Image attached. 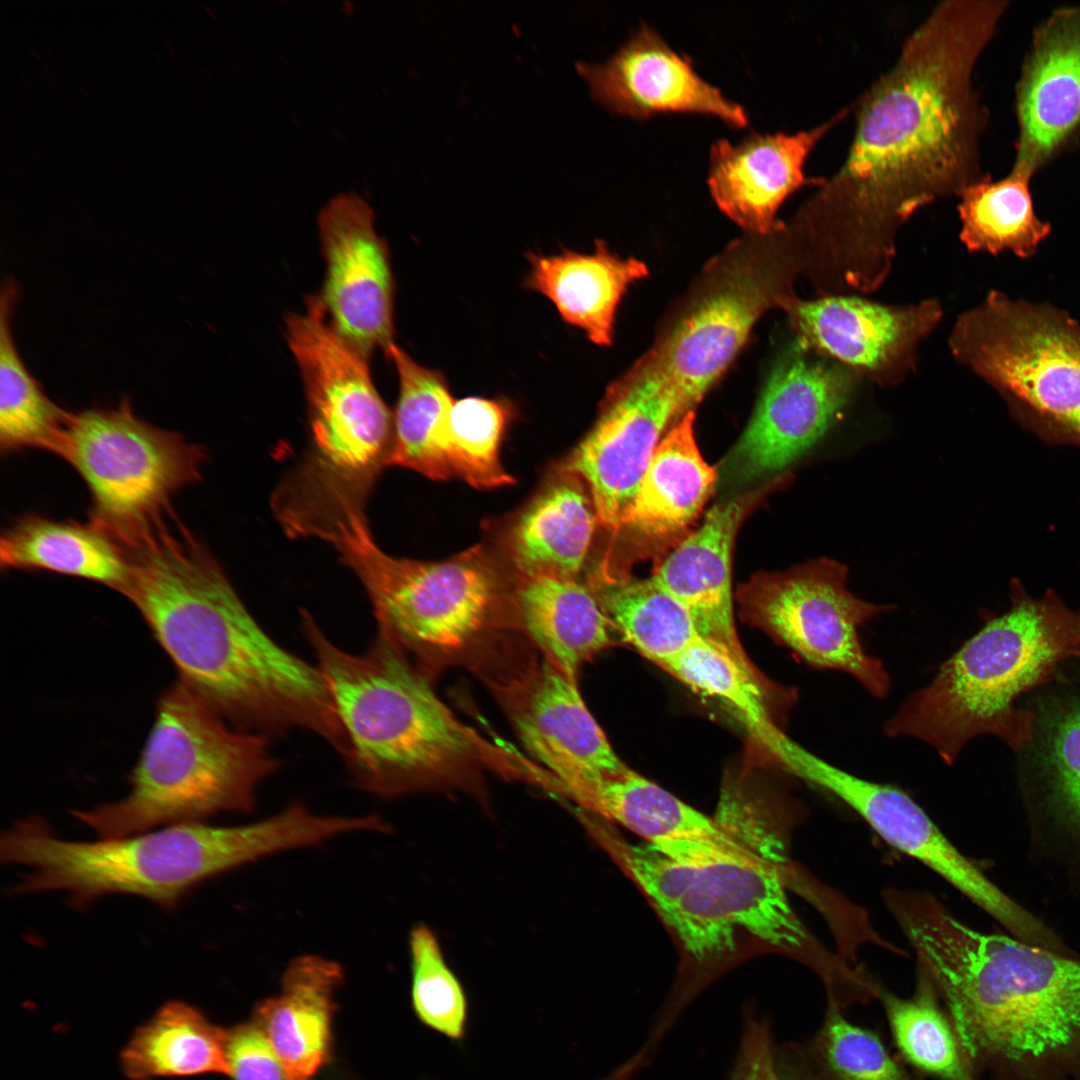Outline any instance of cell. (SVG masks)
I'll use <instances>...</instances> for the list:
<instances>
[{"instance_id": "83f0119b", "label": "cell", "mask_w": 1080, "mask_h": 1080, "mask_svg": "<svg viewBox=\"0 0 1080 1080\" xmlns=\"http://www.w3.org/2000/svg\"><path fill=\"white\" fill-rule=\"evenodd\" d=\"M694 411L684 414L658 444L622 531L651 544L680 541L700 514L716 481L695 442Z\"/></svg>"}, {"instance_id": "60d3db41", "label": "cell", "mask_w": 1080, "mask_h": 1080, "mask_svg": "<svg viewBox=\"0 0 1080 1080\" xmlns=\"http://www.w3.org/2000/svg\"><path fill=\"white\" fill-rule=\"evenodd\" d=\"M412 1004L426 1026L452 1040L464 1037L467 1000L458 978L447 965L440 944L426 925L409 934Z\"/></svg>"}, {"instance_id": "d6a6232c", "label": "cell", "mask_w": 1080, "mask_h": 1080, "mask_svg": "<svg viewBox=\"0 0 1080 1080\" xmlns=\"http://www.w3.org/2000/svg\"><path fill=\"white\" fill-rule=\"evenodd\" d=\"M520 581L517 604L526 630L548 662L576 679L583 663L612 644V627L596 597L577 579Z\"/></svg>"}, {"instance_id": "f1b7e54d", "label": "cell", "mask_w": 1080, "mask_h": 1080, "mask_svg": "<svg viewBox=\"0 0 1080 1080\" xmlns=\"http://www.w3.org/2000/svg\"><path fill=\"white\" fill-rule=\"evenodd\" d=\"M527 288L548 298L561 318L595 344L610 345L617 307L628 286L648 274L641 261L621 259L602 241L593 254L568 250L528 256Z\"/></svg>"}, {"instance_id": "f546056e", "label": "cell", "mask_w": 1080, "mask_h": 1080, "mask_svg": "<svg viewBox=\"0 0 1080 1080\" xmlns=\"http://www.w3.org/2000/svg\"><path fill=\"white\" fill-rule=\"evenodd\" d=\"M1029 696L1032 736L1016 752L1023 787L1080 833V690L1046 684Z\"/></svg>"}, {"instance_id": "7bdbcfd3", "label": "cell", "mask_w": 1080, "mask_h": 1080, "mask_svg": "<svg viewBox=\"0 0 1080 1080\" xmlns=\"http://www.w3.org/2000/svg\"><path fill=\"white\" fill-rule=\"evenodd\" d=\"M227 1075L232 1080H290L270 1043L255 1023L227 1030Z\"/></svg>"}, {"instance_id": "8fae6325", "label": "cell", "mask_w": 1080, "mask_h": 1080, "mask_svg": "<svg viewBox=\"0 0 1080 1080\" xmlns=\"http://www.w3.org/2000/svg\"><path fill=\"white\" fill-rule=\"evenodd\" d=\"M847 568L822 558L785 572L760 573L743 585V618L807 665L844 672L876 698H885L891 679L870 655L859 630L886 605L864 601L846 588Z\"/></svg>"}, {"instance_id": "7c38bea8", "label": "cell", "mask_w": 1080, "mask_h": 1080, "mask_svg": "<svg viewBox=\"0 0 1080 1080\" xmlns=\"http://www.w3.org/2000/svg\"><path fill=\"white\" fill-rule=\"evenodd\" d=\"M287 338L308 403L309 458L335 472L385 461L393 413L372 381L368 358L332 328L319 298H310L306 312L288 318Z\"/></svg>"}, {"instance_id": "ab89813d", "label": "cell", "mask_w": 1080, "mask_h": 1080, "mask_svg": "<svg viewBox=\"0 0 1080 1080\" xmlns=\"http://www.w3.org/2000/svg\"><path fill=\"white\" fill-rule=\"evenodd\" d=\"M512 405L503 399L465 397L453 402L445 423V453L454 475L477 489L514 483L500 461Z\"/></svg>"}, {"instance_id": "6da1fadb", "label": "cell", "mask_w": 1080, "mask_h": 1080, "mask_svg": "<svg viewBox=\"0 0 1080 1080\" xmlns=\"http://www.w3.org/2000/svg\"><path fill=\"white\" fill-rule=\"evenodd\" d=\"M1010 5L939 2L904 39L892 66L850 105L847 155L793 223L820 248L825 269L849 287L877 288L903 224L988 174L980 147L989 111L973 76Z\"/></svg>"}, {"instance_id": "b9f144b4", "label": "cell", "mask_w": 1080, "mask_h": 1080, "mask_svg": "<svg viewBox=\"0 0 1080 1080\" xmlns=\"http://www.w3.org/2000/svg\"><path fill=\"white\" fill-rule=\"evenodd\" d=\"M813 1051L827 1080H915L876 1034L848 1022L832 1002Z\"/></svg>"}, {"instance_id": "1f68e13d", "label": "cell", "mask_w": 1080, "mask_h": 1080, "mask_svg": "<svg viewBox=\"0 0 1080 1080\" xmlns=\"http://www.w3.org/2000/svg\"><path fill=\"white\" fill-rule=\"evenodd\" d=\"M612 629L642 656L664 668L700 635L683 605L651 577L614 568L608 555L588 577Z\"/></svg>"}, {"instance_id": "7a4b0ae2", "label": "cell", "mask_w": 1080, "mask_h": 1080, "mask_svg": "<svg viewBox=\"0 0 1080 1080\" xmlns=\"http://www.w3.org/2000/svg\"><path fill=\"white\" fill-rule=\"evenodd\" d=\"M127 551L123 594L172 659L182 684L241 728L258 734L308 729L346 753L348 739L319 668L261 628L187 528L168 519Z\"/></svg>"}, {"instance_id": "d4e9b609", "label": "cell", "mask_w": 1080, "mask_h": 1080, "mask_svg": "<svg viewBox=\"0 0 1080 1080\" xmlns=\"http://www.w3.org/2000/svg\"><path fill=\"white\" fill-rule=\"evenodd\" d=\"M343 976L336 961L301 955L285 969L280 991L257 1004L254 1023L290 1080H312L328 1062L335 996Z\"/></svg>"}, {"instance_id": "4316f807", "label": "cell", "mask_w": 1080, "mask_h": 1080, "mask_svg": "<svg viewBox=\"0 0 1080 1080\" xmlns=\"http://www.w3.org/2000/svg\"><path fill=\"white\" fill-rule=\"evenodd\" d=\"M677 861L692 867L736 928L789 952L807 948L810 935L789 902L779 861L744 844L735 850L698 852Z\"/></svg>"}, {"instance_id": "ffe728a7", "label": "cell", "mask_w": 1080, "mask_h": 1080, "mask_svg": "<svg viewBox=\"0 0 1080 1080\" xmlns=\"http://www.w3.org/2000/svg\"><path fill=\"white\" fill-rule=\"evenodd\" d=\"M595 100L610 111L647 117L668 111L710 114L743 127L745 108L727 98L675 51L653 27L641 23L605 61L578 62Z\"/></svg>"}, {"instance_id": "e0dca14e", "label": "cell", "mask_w": 1080, "mask_h": 1080, "mask_svg": "<svg viewBox=\"0 0 1080 1080\" xmlns=\"http://www.w3.org/2000/svg\"><path fill=\"white\" fill-rule=\"evenodd\" d=\"M807 354L796 343L774 367L733 454L744 479L786 469L821 439L846 406L855 372Z\"/></svg>"}, {"instance_id": "9c48e42d", "label": "cell", "mask_w": 1080, "mask_h": 1080, "mask_svg": "<svg viewBox=\"0 0 1080 1080\" xmlns=\"http://www.w3.org/2000/svg\"><path fill=\"white\" fill-rule=\"evenodd\" d=\"M58 456L89 489L90 522L124 546L170 518L171 498L206 461L204 448L140 419L128 400L71 413Z\"/></svg>"}, {"instance_id": "4fadbf2b", "label": "cell", "mask_w": 1080, "mask_h": 1080, "mask_svg": "<svg viewBox=\"0 0 1080 1080\" xmlns=\"http://www.w3.org/2000/svg\"><path fill=\"white\" fill-rule=\"evenodd\" d=\"M779 764L861 816L888 844L916 859L989 913L1017 938L1031 936L1037 918L1004 894L970 862L903 790L847 772L788 738Z\"/></svg>"}, {"instance_id": "7402d4cb", "label": "cell", "mask_w": 1080, "mask_h": 1080, "mask_svg": "<svg viewBox=\"0 0 1080 1080\" xmlns=\"http://www.w3.org/2000/svg\"><path fill=\"white\" fill-rule=\"evenodd\" d=\"M774 486L713 506L702 525L681 539L653 569L651 578L690 614L701 638L770 684L751 663L737 636L732 603V550L748 513Z\"/></svg>"}, {"instance_id": "ba28073f", "label": "cell", "mask_w": 1080, "mask_h": 1080, "mask_svg": "<svg viewBox=\"0 0 1080 1080\" xmlns=\"http://www.w3.org/2000/svg\"><path fill=\"white\" fill-rule=\"evenodd\" d=\"M330 542L363 585L379 635L404 653H451L489 626L506 591L500 568L482 546L437 562L397 558L375 542L365 515L334 526Z\"/></svg>"}, {"instance_id": "5b68a950", "label": "cell", "mask_w": 1080, "mask_h": 1080, "mask_svg": "<svg viewBox=\"0 0 1080 1080\" xmlns=\"http://www.w3.org/2000/svg\"><path fill=\"white\" fill-rule=\"evenodd\" d=\"M1078 659L1080 610L1053 593L1017 594L1008 611L987 620L901 704L884 732L924 742L949 765L981 736H995L1016 753L1033 728V712L1021 698Z\"/></svg>"}, {"instance_id": "8992f818", "label": "cell", "mask_w": 1080, "mask_h": 1080, "mask_svg": "<svg viewBox=\"0 0 1080 1080\" xmlns=\"http://www.w3.org/2000/svg\"><path fill=\"white\" fill-rule=\"evenodd\" d=\"M302 628L344 727L345 757L361 789L402 795L449 782L474 761L476 737L401 650L379 635L365 653L350 654L306 611Z\"/></svg>"}, {"instance_id": "f6af8a7d", "label": "cell", "mask_w": 1080, "mask_h": 1080, "mask_svg": "<svg viewBox=\"0 0 1080 1080\" xmlns=\"http://www.w3.org/2000/svg\"><path fill=\"white\" fill-rule=\"evenodd\" d=\"M1078 665L1080 666V662H1078Z\"/></svg>"}, {"instance_id": "484cf974", "label": "cell", "mask_w": 1080, "mask_h": 1080, "mask_svg": "<svg viewBox=\"0 0 1080 1080\" xmlns=\"http://www.w3.org/2000/svg\"><path fill=\"white\" fill-rule=\"evenodd\" d=\"M596 524V511L585 483L558 468L514 519L504 548L520 580L577 579Z\"/></svg>"}, {"instance_id": "d6986e66", "label": "cell", "mask_w": 1080, "mask_h": 1080, "mask_svg": "<svg viewBox=\"0 0 1080 1080\" xmlns=\"http://www.w3.org/2000/svg\"><path fill=\"white\" fill-rule=\"evenodd\" d=\"M777 305L787 313L802 348L882 384L912 367L917 344L941 317L933 300L887 306L855 297L805 301L787 294Z\"/></svg>"}, {"instance_id": "f35d334b", "label": "cell", "mask_w": 1080, "mask_h": 1080, "mask_svg": "<svg viewBox=\"0 0 1080 1080\" xmlns=\"http://www.w3.org/2000/svg\"><path fill=\"white\" fill-rule=\"evenodd\" d=\"M933 990L926 977L912 999L880 993L897 1046L910 1063L941 1080H975L973 1064Z\"/></svg>"}, {"instance_id": "d590c367", "label": "cell", "mask_w": 1080, "mask_h": 1080, "mask_svg": "<svg viewBox=\"0 0 1080 1080\" xmlns=\"http://www.w3.org/2000/svg\"><path fill=\"white\" fill-rule=\"evenodd\" d=\"M1032 179L1011 168L997 180L988 173L960 194V239L968 250L1023 259L1037 252L1052 227L1035 210Z\"/></svg>"}, {"instance_id": "ac0fdd59", "label": "cell", "mask_w": 1080, "mask_h": 1080, "mask_svg": "<svg viewBox=\"0 0 1080 1080\" xmlns=\"http://www.w3.org/2000/svg\"><path fill=\"white\" fill-rule=\"evenodd\" d=\"M1012 169L1032 178L1080 145V4L1034 28L1014 88Z\"/></svg>"}, {"instance_id": "ee69618b", "label": "cell", "mask_w": 1080, "mask_h": 1080, "mask_svg": "<svg viewBox=\"0 0 1080 1080\" xmlns=\"http://www.w3.org/2000/svg\"><path fill=\"white\" fill-rule=\"evenodd\" d=\"M769 1025L756 1016H745L740 1049L730 1080H786L776 1064Z\"/></svg>"}, {"instance_id": "8d00e7d4", "label": "cell", "mask_w": 1080, "mask_h": 1080, "mask_svg": "<svg viewBox=\"0 0 1080 1080\" xmlns=\"http://www.w3.org/2000/svg\"><path fill=\"white\" fill-rule=\"evenodd\" d=\"M17 297L16 284L4 281L0 300V449L8 454L36 448L58 455L71 413L44 393L19 355L11 328Z\"/></svg>"}, {"instance_id": "9a60e30c", "label": "cell", "mask_w": 1080, "mask_h": 1080, "mask_svg": "<svg viewBox=\"0 0 1080 1080\" xmlns=\"http://www.w3.org/2000/svg\"><path fill=\"white\" fill-rule=\"evenodd\" d=\"M767 263L745 260L726 271L644 358L692 411L734 360L760 316L788 293Z\"/></svg>"}, {"instance_id": "603a6c76", "label": "cell", "mask_w": 1080, "mask_h": 1080, "mask_svg": "<svg viewBox=\"0 0 1080 1080\" xmlns=\"http://www.w3.org/2000/svg\"><path fill=\"white\" fill-rule=\"evenodd\" d=\"M511 715L526 749L574 801L599 778L628 768L587 708L576 679L548 661L521 689Z\"/></svg>"}, {"instance_id": "277c9868", "label": "cell", "mask_w": 1080, "mask_h": 1080, "mask_svg": "<svg viewBox=\"0 0 1080 1080\" xmlns=\"http://www.w3.org/2000/svg\"><path fill=\"white\" fill-rule=\"evenodd\" d=\"M323 835L319 816L299 803L244 825L188 822L88 842L61 839L41 818L30 817L2 834L0 858L28 869L12 888L16 894L65 891L80 908L121 893L172 909L209 878L275 853L319 845Z\"/></svg>"}, {"instance_id": "52a82bcc", "label": "cell", "mask_w": 1080, "mask_h": 1080, "mask_svg": "<svg viewBox=\"0 0 1080 1080\" xmlns=\"http://www.w3.org/2000/svg\"><path fill=\"white\" fill-rule=\"evenodd\" d=\"M279 766L258 733L226 727L181 682L160 697L156 717L121 800L72 815L102 839L158 826L250 812L258 786Z\"/></svg>"}, {"instance_id": "e575fe53", "label": "cell", "mask_w": 1080, "mask_h": 1080, "mask_svg": "<svg viewBox=\"0 0 1080 1080\" xmlns=\"http://www.w3.org/2000/svg\"><path fill=\"white\" fill-rule=\"evenodd\" d=\"M386 354L399 380L388 466L446 481L454 475L444 441L447 415L454 402L447 381L441 372L420 365L395 343Z\"/></svg>"}, {"instance_id": "836d02e7", "label": "cell", "mask_w": 1080, "mask_h": 1080, "mask_svg": "<svg viewBox=\"0 0 1080 1080\" xmlns=\"http://www.w3.org/2000/svg\"><path fill=\"white\" fill-rule=\"evenodd\" d=\"M227 1030L183 1001H169L136 1028L120 1052L130 1080L227 1073Z\"/></svg>"}, {"instance_id": "44dd1931", "label": "cell", "mask_w": 1080, "mask_h": 1080, "mask_svg": "<svg viewBox=\"0 0 1080 1080\" xmlns=\"http://www.w3.org/2000/svg\"><path fill=\"white\" fill-rule=\"evenodd\" d=\"M851 113L844 107L825 121L793 134L750 131L732 143L711 145L708 185L719 208L749 232L768 235L782 203L804 186H818L822 177H806L805 162L814 147Z\"/></svg>"}, {"instance_id": "74e56055", "label": "cell", "mask_w": 1080, "mask_h": 1080, "mask_svg": "<svg viewBox=\"0 0 1080 1080\" xmlns=\"http://www.w3.org/2000/svg\"><path fill=\"white\" fill-rule=\"evenodd\" d=\"M663 669L694 691L727 704L764 749L783 732L772 708L786 710L794 694L758 681L703 638H698Z\"/></svg>"}, {"instance_id": "5bb4252c", "label": "cell", "mask_w": 1080, "mask_h": 1080, "mask_svg": "<svg viewBox=\"0 0 1080 1080\" xmlns=\"http://www.w3.org/2000/svg\"><path fill=\"white\" fill-rule=\"evenodd\" d=\"M686 413L675 388L641 359L608 388L594 426L559 466L585 483L598 524L613 536L623 529L662 433Z\"/></svg>"}, {"instance_id": "cb8c5ba5", "label": "cell", "mask_w": 1080, "mask_h": 1080, "mask_svg": "<svg viewBox=\"0 0 1080 1080\" xmlns=\"http://www.w3.org/2000/svg\"><path fill=\"white\" fill-rule=\"evenodd\" d=\"M582 823L649 896L660 915L699 964L722 960L735 950L736 926L710 897L691 866L652 844H630L595 818Z\"/></svg>"}, {"instance_id": "4dcf8cb0", "label": "cell", "mask_w": 1080, "mask_h": 1080, "mask_svg": "<svg viewBox=\"0 0 1080 1080\" xmlns=\"http://www.w3.org/2000/svg\"><path fill=\"white\" fill-rule=\"evenodd\" d=\"M2 569L45 570L92 580L122 594L130 575L125 546L91 523L26 515L0 540Z\"/></svg>"}, {"instance_id": "3957f363", "label": "cell", "mask_w": 1080, "mask_h": 1080, "mask_svg": "<svg viewBox=\"0 0 1080 1080\" xmlns=\"http://www.w3.org/2000/svg\"><path fill=\"white\" fill-rule=\"evenodd\" d=\"M897 922L972 1064L1004 1080H1080V960L974 930L928 893Z\"/></svg>"}, {"instance_id": "2e32d148", "label": "cell", "mask_w": 1080, "mask_h": 1080, "mask_svg": "<svg viewBox=\"0 0 1080 1080\" xmlns=\"http://www.w3.org/2000/svg\"><path fill=\"white\" fill-rule=\"evenodd\" d=\"M326 264L320 301L332 328L367 358L394 344V281L386 242L359 196L339 194L320 211Z\"/></svg>"}, {"instance_id": "30bf717a", "label": "cell", "mask_w": 1080, "mask_h": 1080, "mask_svg": "<svg viewBox=\"0 0 1080 1080\" xmlns=\"http://www.w3.org/2000/svg\"><path fill=\"white\" fill-rule=\"evenodd\" d=\"M954 355L1007 398L1080 437V323L992 290L961 315Z\"/></svg>"}]
</instances>
